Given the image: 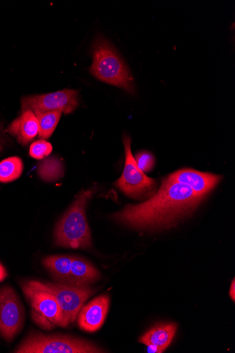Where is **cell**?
I'll list each match as a JSON object with an SVG mask.
<instances>
[{"label":"cell","mask_w":235,"mask_h":353,"mask_svg":"<svg viewBox=\"0 0 235 353\" xmlns=\"http://www.w3.org/2000/svg\"><path fill=\"white\" fill-rule=\"evenodd\" d=\"M203 200L187 185L166 177L157 194L150 200L127 205L112 218L136 230L167 229L190 215Z\"/></svg>","instance_id":"1"},{"label":"cell","mask_w":235,"mask_h":353,"mask_svg":"<svg viewBox=\"0 0 235 353\" xmlns=\"http://www.w3.org/2000/svg\"><path fill=\"white\" fill-rule=\"evenodd\" d=\"M93 61L90 73L97 79L135 94V82L126 64L113 46L103 37H96L92 46Z\"/></svg>","instance_id":"2"},{"label":"cell","mask_w":235,"mask_h":353,"mask_svg":"<svg viewBox=\"0 0 235 353\" xmlns=\"http://www.w3.org/2000/svg\"><path fill=\"white\" fill-rule=\"evenodd\" d=\"M94 190H83L57 224L54 241L58 246L86 249L91 246V232L85 210Z\"/></svg>","instance_id":"3"},{"label":"cell","mask_w":235,"mask_h":353,"mask_svg":"<svg viewBox=\"0 0 235 353\" xmlns=\"http://www.w3.org/2000/svg\"><path fill=\"white\" fill-rule=\"evenodd\" d=\"M17 353H99L105 352L94 344L64 335L34 333L28 336L15 350Z\"/></svg>","instance_id":"4"},{"label":"cell","mask_w":235,"mask_h":353,"mask_svg":"<svg viewBox=\"0 0 235 353\" xmlns=\"http://www.w3.org/2000/svg\"><path fill=\"white\" fill-rule=\"evenodd\" d=\"M22 292L31 307V316L39 327L52 330L63 325L62 313L55 297L34 281L23 282Z\"/></svg>","instance_id":"5"},{"label":"cell","mask_w":235,"mask_h":353,"mask_svg":"<svg viewBox=\"0 0 235 353\" xmlns=\"http://www.w3.org/2000/svg\"><path fill=\"white\" fill-rule=\"evenodd\" d=\"M34 282L55 297L62 313V327H68L75 322L85 303L94 294V291L89 286L79 287L37 281Z\"/></svg>","instance_id":"6"},{"label":"cell","mask_w":235,"mask_h":353,"mask_svg":"<svg viewBox=\"0 0 235 353\" xmlns=\"http://www.w3.org/2000/svg\"><path fill=\"white\" fill-rule=\"evenodd\" d=\"M123 141L125 153V166L122 176L115 184L125 195L135 199L143 198L155 190L156 182L138 167L131 151V139L125 134Z\"/></svg>","instance_id":"7"},{"label":"cell","mask_w":235,"mask_h":353,"mask_svg":"<svg viewBox=\"0 0 235 353\" xmlns=\"http://www.w3.org/2000/svg\"><path fill=\"white\" fill-rule=\"evenodd\" d=\"M24 319L23 306L13 288H0V336L12 341L21 330Z\"/></svg>","instance_id":"8"},{"label":"cell","mask_w":235,"mask_h":353,"mask_svg":"<svg viewBox=\"0 0 235 353\" xmlns=\"http://www.w3.org/2000/svg\"><path fill=\"white\" fill-rule=\"evenodd\" d=\"M79 104V91L65 89L48 94L27 96L21 100V110L22 112L31 110L34 113L59 111L70 114L75 111Z\"/></svg>","instance_id":"9"},{"label":"cell","mask_w":235,"mask_h":353,"mask_svg":"<svg viewBox=\"0 0 235 353\" xmlns=\"http://www.w3.org/2000/svg\"><path fill=\"white\" fill-rule=\"evenodd\" d=\"M167 177L174 181L187 185L194 192V194L203 199L222 179V176L219 175L200 172L192 169L178 170Z\"/></svg>","instance_id":"10"},{"label":"cell","mask_w":235,"mask_h":353,"mask_svg":"<svg viewBox=\"0 0 235 353\" xmlns=\"http://www.w3.org/2000/svg\"><path fill=\"white\" fill-rule=\"evenodd\" d=\"M110 299L108 295L100 296L83 306L78 316V323L87 332L98 331L105 323Z\"/></svg>","instance_id":"11"},{"label":"cell","mask_w":235,"mask_h":353,"mask_svg":"<svg viewBox=\"0 0 235 353\" xmlns=\"http://www.w3.org/2000/svg\"><path fill=\"white\" fill-rule=\"evenodd\" d=\"M8 132L23 145L34 139L39 132V120L34 112L31 110L22 112L21 115L9 125Z\"/></svg>","instance_id":"12"},{"label":"cell","mask_w":235,"mask_h":353,"mask_svg":"<svg viewBox=\"0 0 235 353\" xmlns=\"http://www.w3.org/2000/svg\"><path fill=\"white\" fill-rule=\"evenodd\" d=\"M177 331L174 323L157 325L147 332L140 342L148 347V352H163L170 346Z\"/></svg>","instance_id":"13"},{"label":"cell","mask_w":235,"mask_h":353,"mask_svg":"<svg viewBox=\"0 0 235 353\" xmlns=\"http://www.w3.org/2000/svg\"><path fill=\"white\" fill-rule=\"evenodd\" d=\"M100 278L99 271L86 260L73 256L68 284L87 287Z\"/></svg>","instance_id":"14"},{"label":"cell","mask_w":235,"mask_h":353,"mask_svg":"<svg viewBox=\"0 0 235 353\" xmlns=\"http://www.w3.org/2000/svg\"><path fill=\"white\" fill-rule=\"evenodd\" d=\"M73 256L52 255L45 258L43 264L59 283L68 284Z\"/></svg>","instance_id":"15"},{"label":"cell","mask_w":235,"mask_h":353,"mask_svg":"<svg viewBox=\"0 0 235 353\" xmlns=\"http://www.w3.org/2000/svg\"><path fill=\"white\" fill-rule=\"evenodd\" d=\"M38 173L46 182H54L63 176L64 170L61 159L57 157H48L39 164Z\"/></svg>","instance_id":"16"},{"label":"cell","mask_w":235,"mask_h":353,"mask_svg":"<svg viewBox=\"0 0 235 353\" xmlns=\"http://www.w3.org/2000/svg\"><path fill=\"white\" fill-rule=\"evenodd\" d=\"M23 164L18 157L7 158L0 163V182L10 183L18 179L22 174Z\"/></svg>","instance_id":"17"},{"label":"cell","mask_w":235,"mask_h":353,"mask_svg":"<svg viewBox=\"0 0 235 353\" xmlns=\"http://www.w3.org/2000/svg\"><path fill=\"white\" fill-rule=\"evenodd\" d=\"M39 120V137L42 140L50 139L56 130L57 125L61 119V112L59 111L35 112Z\"/></svg>","instance_id":"18"},{"label":"cell","mask_w":235,"mask_h":353,"mask_svg":"<svg viewBox=\"0 0 235 353\" xmlns=\"http://www.w3.org/2000/svg\"><path fill=\"white\" fill-rule=\"evenodd\" d=\"M52 152V145L45 140H39L32 143L30 147V156L36 159L42 160Z\"/></svg>","instance_id":"19"},{"label":"cell","mask_w":235,"mask_h":353,"mask_svg":"<svg viewBox=\"0 0 235 353\" xmlns=\"http://www.w3.org/2000/svg\"><path fill=\"white\" fill-rule=\"evenodd\" d=\"M135 159L138 167L143 172H150L154 166L155 158L147 151L139 152Z\"/></svg>","instance_id":"20"},{"label":"cell","mask_w":235,"mask_h":353,"mask_svg":"<svg viewBox=\"0 0 235 353\" xmlns=\"http://www.w3.org/2000/svg\"><path fill=\"white\" fill-rule=\"evenodd\" d=\"M8 276V272L3 265L0 263V282H2Z\"/></svg>","instance_id":"21"},{"label":"cell","mask_w":235,"mask_h":353,"mask_svg":"<svg viewBox=\"0 0 235 353\" xmlns=\"http://www.w3.org/2000/svg\"><path fill=\"white\" fill-rule=\"evenodd\" d=\"M229 296L232 299L233 301L235 300V281L234 279L232 280L231 286H230V290H229Z\"/></svg>","instance_id":"22"},{"label":"cell","mask_w":235,"mask_h":353,"mask_svg":"<svg viewBox=\"0 0 235 353\" xmlns=\"http://www.w3.org/2000/svg\"><path fill=\"white\" fill-rule=\"evenodd\" d=\"M0 132H1V130H0ZM5 143V142L3 140V137L1 135V133H0V151H1L3 148V144Z\"/></svg>","instance_id":"23"}]
</instances>
